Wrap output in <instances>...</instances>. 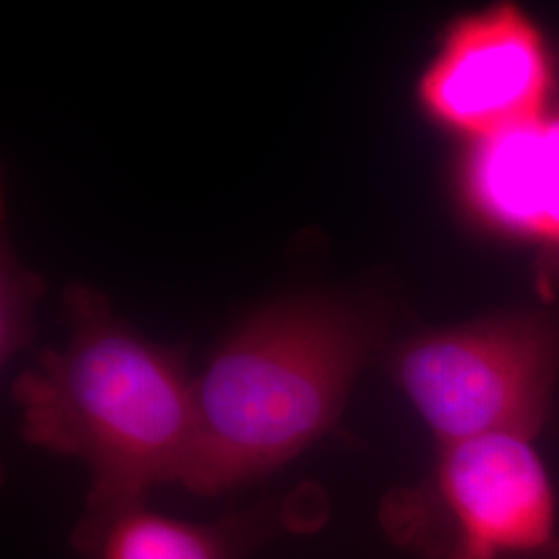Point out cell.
<instances>
[{
	"instance_id": "cell-6",
	"label": "cell",
	"mask_w": 559,
	"mask_h": 559,
	"mask_svg": "<svg viewBox=\"0 0 559 559\" xmlns=\"http://www.w3.org/2000/svg\"><path fill=\"white\" fill-rule=\"evenodd\" d=\"M460 191L489 230L524 240L559 261V104L512 131L471 141Z\"/></svg>"
},
{
	"instance_id": "cell-5",
	"label": "cell",
	"mask_w": 559,
	"mask_h": 559,
	"mask_svg": "<svg viewBox=\"0 0 559 559\" xmlns=\"http://www.w3.org/2000/svg\"><path fill=\"white\" fill-rule=\"evenodd\" d=\"M551 94L547 41L512 2L450 23L417 87L427 117L471 141L539 119L551 106Z\"/></svg>"
},
{
	"instance_id": "cell-7",
	"label": "cell",
	"mask_w": 559,
	"mask_h": 559,
	"mask_svg": "<svg viewBox=\"0 0 559 559\" xmlns=\"http://www.w3.org/2000/svg\"><path fill=\"white\" fill-rule=\"evenodd\" d=\"M249 524H195L168 519L135 506L104 522L78 547L96 559H237L245 540L253 539Z\"/></svg>"
},
{
	"instance_id": "cell-8",
	"label": "cell",
	"mask_w": 559,
	"mask_h": 559,
	"mask_svg": "<svg viewBox=\"0 0 559 559\" xmlns=\"http://www.w3.org/2000/svg\"><path fill=\"white\" fill-rule=\"evenodd\" d=\"M44 293V280L21 267L7 245L0 265V355L13 359L32 340V313Z\"/></svg>"
},
{
	"instance_id": "cell-2",
	"label": "cell",
	"mask_w": 559,
	"mask_h": 559,
	"mask_svg": "<svg viewBox=\"0 0 559 559\" xmlns=\"http://www.w3.org/2000/svg\"><path fill=\"white\" fill-rule=\"evenodd\" d=\"M376 323L330 297L270 305L195 380V438L182 485L216 496L270 475L332 431Z\"/></svg>"
},
{
	"instance_id": "cell-3",
	"label": "cell",
	"mask_w": 559,
	"mask_h": 559,
	"mask_svg": "<svg viewBox=\"0 0 559 559\" xmlns=\"http://www.w3.org/2000/svg\"><path fill=\"white\" fill-rule=\"evenodd\" d=\"M381 520L429 559H559L556 491L533 440L519 436L441 445L433 475L390 493Z\"/></svg>"
},
{
	"instance_id": "cell-4",
	"label": "cell",
	"mask_w": 559,
	"mask_h": 559,
	"mask_svg": "<svg viewBox=\"0 0 559 559\" xmlns=\"http://www.w3.org/2000/svg\"><path fill=\"white\" fill-rule=\"evenodd\" d=\"M392 376L441 445L480 436L535 440L559 380V325L516 313L406 340Z\"/></svg>"
},
{
	"instance_id": "cell-1",
	"label": "cell",
	"mask_w": 559,
	"mask_h": 559,
	"mask_svg": "<svg viewBox=\"0 0 559 559\" xmlns=\"http://www.w3.org/2000/svg\"><path fill=\"white\" fill-rule=\"evenodd\" d=\"M71 338L48 348L17 380L21 438L78 459L92 475L75 540L150 491L182 480L195 438V380L179 355L140 338L100 293L81 284L64 293Z\"/></svg>"
}]
</instances>
